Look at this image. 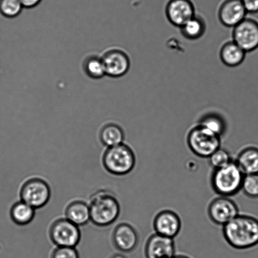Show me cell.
Masks as SVG:
<instances>
[{"instance_id": "obj_1", "label": "cell", "mask_w": 258, "mask_h": 258, "mask_svg": "<svg viewBox=\"0 0 258 258\" xmlns=\"http://www.w3.org/2000/svg\"><path fill=\"white\" fill-rule=\"evenodd\" d=\"M224 239L237 249H247L258 245V219L248 215H240L225 225Z\"/></svg>"}, {"instance_id": "obj_2", "label": "cell", "mask_w": 258, "mask_h": 258, "mask_svg": "<svg viewBox=\"0 0 258 258\" xmlns=\"http://www.w3.org/2000/svg\"><path fill=\"white\" fill-rule=\"evenodd\" d=\"M90 221L96 226H110L120 213L119 202L112 192L106 189L95 192L90 198Z\"/></svg>"}, {"instance_id": "obj_3", "label": "cell", "mask_w": 258, "mask_h": 258, "mask_svg": "<svg viewBox=\"0 0 258 258\" xmlns=\"http://www.w3.org/2000/svg\"><path fill=\"white\" fill-rule=\"evenodd\" d=\"M244 174L235 161L214 169L211 176L213 190L219 196L232 197L241 190Z\"/></svg>"}, {"instance_id": "obj_4", "label": "cell", "mask_w": 258, "mask_h": 258, "mask_svg": "<svg viewBox=\"0 0 258 258\" xmlns=\"http://www.w3.org/2000/svg\"><path fill=\"white\" fill-rule=\"evenodd\" d=\"M136 163V156L133 149L123 143L108 148L103 156L105 168L114 175L123 176L130 173Z\"/></svg>"}, {"instance_id": "obj_5", "label": "cell", "mask_w": 258, "mask_h": 258, "mask_svg": "<svg viewBox=\"0 0 258 258\" xmlns=\"http://www.w3.org/2000/svg\"><path fill=\"white\" fill-rule=\"evenodd\" d=\"M187 144L192 153L202 158H209L221 146V137L198 124L189 131Z\"/></svg>"}, {"instance_id": "obj_6", "label": "cell", "mask_w": 258, "mask_h": 258, "mask_svg": "<svg viewBox=\"0 0 258 258\" xmlns=\"http://www.w3.org/2000/svg\"><path fill=\"white\" fill-rule=\"evenodd\" d=\"M51 191L44 179L34 178L23 184L20 190L21 201L35 209L42 208L49 202Z\"/></svg>"}, {"instance_id": "obj_7", "label": "cell", "mask_w": 258, "mask_h": 258, "mask_svg": "<svg viewBox=\"0 0 258 258\" xmlns=\"http://www.w3.org/2000/svg\"><path fill=\"white\" fill-rule=\"evenodd\" d=\"M50 238L58 247H75L81 239L79 226L67 218L53 222L49 231Z\"/></svg>"}, {"instance_id": "obj_8", "label": "cell", "mask_w": 258, "mask_h": 258, "mask_svg": "<svg viewBox=\"0 0 258 258\" xmlns=\"http://www.w3.org/2000/svg\"><path fill=\"white\" fill-rule=\"evenodd\" d=\"M232 39L246 52L256 50L258 48V22L246 17L233 28Z\"/></svg>"}, {"instance_id": "obj_9", "label": "cell", "mask_w": 258, "mask_h": 258, "mask_svg": "<svg viewBox=\"0 0 258 258\" xmlns=\"http://www.w3.org/2000/svg\"><path fill=\"white\" fill-rule=\"evenodd\" d=\"M239 214V207L229 197L220 196L208 207L209 218L214 224L223 227Z\"/></svg>"}, {"instance_id": "obj_10", "label": "cell", "mask_w": 258, "mask_h": 258, "mask_svg": "<svg viewBox=\"0 0 258 258\" xmlns=\"http://www.w3.org/2000/svg\"><path fill=\"white\" fill-rule=\"evenodd\" d=\"M165 12L168 21L179 28L196 15V8L191 0H169Z\"/></svg>"}, {"instance_id": "obj_11", "label": "cell", "mask_w": 258, "mask_h": 258, "mask_svg": "<svg viewBox=\"0 0 258 258\" xmlns=\"http://www.w3.org/2000/svg\"><path fill=\"white\" fill-rule=\"evenodd\" d=\"M105 74L113 78H119L128 72L130 59L123 50L113 49L107 50L102 57Z\"/></svg>"}, {"instance_id": "obj_12", "label": "cell", "mask_w": 258, "mask_h": 258, "mask_svg": "<svg viewBox=\"0 0 258 258\" xmlns=\"http://www.w3.org/2000/svg\"><path fill=\"white\" fill-rule=\"evenodd\" d=\"M153 227L156 234L174 239L181 231V219L176 212L171 210H164L156 215Z\"/></svg>"}, {"instance_id": "obj_13", "label": "cell", "mask_w": 258, "mask_h": 258, "mask_svg": "<svg viewBox=\"0 0 258 258\" xmlns=\"http://www.w3.org/2000/svg\"><path fill=\"white\" fill-rule=\"evenodd\" d=\"M247 14L242 0H224L220 5L218 17L224 26L234 28L246 19Z\"/></svg>"}, {"instance_id": "obj_14", "label": "cell", "mask_w": 258, "mask_h": 258, "mask_svg": "<svg viewBox=\"0 0 258 258\" xmlns=\"http://www.w3.org/2000/svg\"><path fill=\"white\" fill-rule=\"evenodd\" d=\"M146 258H173L175 256L174 239L154 234L149 237L145 246Z\"/></svg>"}, {"instance_id": "obj_15", "label": "cell", "mask_w": 258, "mask_h": 258, "mask_svg": "<svg viewBox=\"0 0 258 258\" xmlns=\"http://www.w3.org/2000/svg\"><path fill=\"white\" fill-rule=\"evenodd\" d=\"M112 240L116 248L120 251L128 252L136 249L139 243L138 232L131 225L118 224L113 231Z\"/></svg>"}, {"instance_id": "obj_16", "label": "cell", "mask_w": 258, "mask_h": 258, "mask_svg": "<svg viewBox=\"0 0 258 258\" xmlns=\"http://www.w3.org/2000/svg\"><path fill=\"white\" fill-rule=\"evenodd\" d=\"M235 162L244 175L258 174V147H246L238 154Z\"/></svg>"}, {"instance_id": "obj_17", "label": "cell", "mask_w": 258, "mask_h": 258, "mask_svg": "<svg viewBox=\"0 0 258 258\" xmlns=\"http://www.w3.org/2000/svg\"><path fill=\"white\" fill-rule=\"evenodd\" d=\"M246 53L234 40H231L222 45L220 50V58L227 67H237L244 61Z\"/></svg>"}, {"instance_id": "obj_18", "label": "cell", "mask_w": 258, "mask_h": 258, "mask_svg": "<svg viewBox=\"0 0 258 258\" xmlns=\"http://www.w3.org/2000/svg\"><path fill=\"white\" fill-rule=\"evenodd\" d=\"M65 214L67 219L78 226H85L90 221L89 205L85 202H72L68 205Z\"/></svg>"}, {"instance_id": "obj_19", "label": "cell", "mask_w": 258, "mask_h": 258, "mask_svg": "<svg viewBox=\"0 0 258 258\" xmlns=\"http://www.w3.org/2000/svg\"><path fill=\"white\" fill-rule=\"evenodd\" d=\"M124 137L122 128L115 123L105 125L101 129L100 133L101 143L107 148L122 144Z\"/></svg>"}, {"instance_id": "obj_20", "label": "cell", "mask_w": 258, "mask_h": 258, "mask_svg": "<svg viewBox=\"0 0 258 258\" xmlns=\"http://www.w3.org/2000/svg\"><path fill=\"white\" fill-rule=\"evenodd\" d=\"M35 210L24 201H19L12 206L10 216L15 224L19 226H25L30 224L34 219Z\"/></svg>"}, {"instance_id": "obj_21", "label": "cell", "mask_w": 258, "mask_h": 258, "mask_svg": "<svg viewBox=\"0 0 258 258\" xmlns=\"http://www.w3.org/2000/svg\"><path fill=\"white\" fill-rule=\"evenodd\" d=\"M181 34L186 39L194 40L203 36L206 30V24L202 17L195 15L180 27Z\"/></svg>"}, {"instance_id": "obj_22", "label": "cell", "mask_w": 258, "mask_h": 258, "mask_svg": "<svg viewBox=\"0 0 258 258\" xmlns=\"http://www.w3.org/2000/svg\"><path fill=\"white\" fill-rule=\"evenodd\" d=\"M199 124L204 126L212 133L221 137L224 135L227 130L226 121L221 115L214 113H210L204 115L200 120Z\"/></svg>"}, {"instance_id": "obj_23", "label": "cell", "mask_w": 258, "mask_h": 258, "mask_svg": "<svg viewBox=\"0 0 258 258\" xmlns=\"http://www.w3.org/2000/svg\"><path fill=\"white\" fill-rule=\"evenodd\" d=\"M83 68L86 74L93 79H100L106 75L102 57L97 55L88 57L83 63Z\"/></svg>"}, {"instance_id": "obj_24", "label": "cell", "mask_w": 258, "mask_h": 258, "mask_svg": "<svg viewBox=\"0 0 258 258\" xmlns=\"http://www.w3.org/2000/svg\"><path fill=\"white\" fill-rule=\"evenodd\" d=\"M24 9L20 0H0V13L8 18L18 16Z\"/></svg>"}, {"instance_id": "obj_25", "label": "cell", "mask_w": 258, "mask_h": 258, "mask_svg": "<svg viewBox=\"0 0 258 258\" xmlns=\"http://www.w3.org/2000/svg\"><path fill=\"white\" fill-rule=\"evenodd\" d=\"M241 190L249 198L258 199V174L244 175Z\"/></svg>"}, {"instance_id": "obj_26", "label": "cell", "mask_w": 258, "mask_h": 258, "mask_svg": "<svg viewBox=\"0 0 258 258\" xmlns=\"http://www.w3.org/2000/svg\"><path fill=\"white\" fill-rule=\"evenodd\" d=\"M208 159L210 165L214 169L221 168L233 161L229 152L221 148L215 151Z\"/></svg>"}, {"instance_id": "obj_27", "label": "cell", "mask_w": 258, "mask_h": 258, "mask_svg": "<svg viewBox=\"0 0 258 258\" xmlns=\"http://www.w3.org/2000/svg\"><path fill=\"white\" fill-rule=\"evenodd\" d=\"M52 258H80L75 247H57L52 255Z\"/></svg>"}, {"instance_id": "obj_28", "label": "cell", "mask_w": 258, "mask_h": 258, "mask_svg": "<svg viewBox=\"0 0 258 258\" xmlns=\"http://www.w3.org/2000/svg\"><path fill=\"white\" fill-rule=\"evenodd\" d=\"M247 14L258 13V0H242Z\"/></svg>"}, {"instance_id": "obj_29", "label": "cell", "mask_w": 258, "mask_h": 258, "mask_svg": "<svg viewBox=\"0 0 258 258\" xmlns=\"http://www.w3.org/2000/svg\"><path fill=\"white\" fill-rule=\"evenodd\" d=\"M20 2L25 9H32L39 5L42 0H20Z\"/></svg>"}, {"instance_id": "obj_30", "label": "cell", "mask_w": 258, "mask_h": 258, "mask_svg": "<svg viewBox=\"0 0 258 258\" xmlns=\"http://www.w3.org/2000/svg\"><path fill=\"white\" fill-rule=\"evenodd\" d=\"M111 258H126V257L122 254H115Z\"/></svg>"}, {"instance_id": "obj_31", "label": "cell", "mask_w": 258, "mask_h": 258, "mask_svg": "<svg viewBox=\"0 0 258 258\" xmlns=\"http://www.w3.org/2000/svg\"><path fill=\"white\" fill-rule=\"evenodd\" d=\"M173 258H189L188 257H187L186 256H183V255H178V256H174Z\"/></svg>"}]
</instances>
